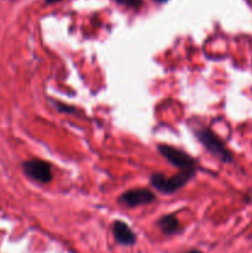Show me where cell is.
<instances>
[{
  "instance_id": "obj_1",
  "label": "cell",
  "mask_w": 252,
  "mask_h": 253,
  "mask_svg": "<svg viewBox=\"0 0 252 253\" xmlns=\"http://www.w3.org/2000/svg\"><path fill=\"white\" fill-rule=\"evenodd\" d=\"M194 135L197 140L199 141L200 145L210 153L217 158L219 161L224 163H230L234 161L232 153L230 152L229 148L226 147L224 142L220 140L219 136L216 133L212 132L210 128L208 127H199L194 131Z\"/></svg>"
},
{
  "instance_id": "obj_2",
  "label": "cell",
  "mask_w": 252,
  "mask_h": 253,
  "mask_svg": "<svg viewBox=\"0 0 252 253\" xmlns=\"http://www.w3.org/2000/svg\"><path fill=\"white\" fill-rule=\"evenodd\" d=\"M197 172H188V170H180L178 174L172 177H165L163 174H152L150 183L156 190L163 193V194H173L177 190L182 189L183 187L189 183Z\"/></svg>"
},
{
  "instance_id": "obj_3",
  "label": "cell",
  "mask_w": 252,
  "mask_h": 253,
  "mask_svg": "<svg viewBox=\"0 0 252 253\" xmlns=\"http://www.w3.org/2000/svg\"><path fill=\"white\" fill-rule=\"evenodd\" d=\"M157 150L166 161H168L174 167L179 168L180 170L197 172V167H195L197 161L192 156L188 155L185 151L169 145H158Z\"/></svg>"
},
{
  "instance_id": "obj_4",
  "label": "cell",
  "mask_w": 252,
  "mask_h": 253,
  "mask_svg": "<svg viewBox=\"0 0 252 253\" xmlns=\"http://www.w3.org/2000/svg\"><path fill=\"white\" fill-rule=\"evenodd\" d=\"M22 169L30 179L42 183V184H47L53 178L51 163L43 160H39V158L25 161L22 163Z\"/></svg>"
},
{
  "instance_id": "obj_5",
  "label": "cell",
  "mask_w": 252,
  "mask_h": 253,
  "mask_svg": "<svg viewBox=\"0 0 252 253\" xmlns=\"http://www.w3.org/2000/svg\"><path fill=\"white\" fill-rule=\"evenodd\" d=\"M156 200V195L146 188H137V189H131L123 193L119 197V204L127 208L140 207V205L151 204Z\"/></svg>"
},
{
  "instance_id": "obj_6",
  "label": "cell",
  "mask_w": 252,
  "mask_h": 253,
  "mask_svg": "<svg viewBox=\"0 0 252 253\" xmlns=\"http://www.w3.org/2000/svg\"><path fill=\"white\" fill-rule=\"evenodd\" d=\"M113 234L119 245H123V246H132V245H135L136 235L126 222L116 220L113 224Z\"/></svg>"
},
{
  "instance_id": "obj_7",
  "label": "cell",
  "mask_w": 252,
  "mask_h": 253,
  "mask_svg": "<svg viewBox=\"0 0 252 253\" xmlns=\"http://www.w3.org/2000/svg\"><path fill=\"white\" fill-rule=\"evenodd\" d=\"M157 226L165 235H174L179 231V221L173 214L163 215L161 219H158Z\"/></svg>"
},
{
  "instance_id": "obj_8",
  "label": "cell",
  "mask_w": 252,
  "mask_h": 253,
  "mask_svg": "<svg viewBox=\"0 0 252 253\" xmlns=\"http://www.w3.org/2000/svg\"><path fill=\"white\" fill-rule=\"evenodd\" d=\"M118 4L125 5V6L132 7V9H138L142 6V0H114Z\"/></svg>"
},
{
  "instance_id": "obj_9",
  "label": "cell",
  "mask_w": 252,
  "mask_h": 253,
  "mask_svg": "<svg viewBox=\"0 0 252 253\" xmlns=\"http://www.w3.org/2000/svg\"><path fill=\"white\" fill-rule=\"evenodd\" d=\"M56 106L59 111H63V113H68V114L76 113V109H74L73 106L64 105V104H61V103H56Z\"/></svg>"
},
{
  "instance_id": "obj_10",
  "label": "cell",
  "mask_w": 252,
  "mask_h": 253,
  "mask_svg": "<svg viewBox=\"0 0 252 253\" xmlns=\"http://www.w3.org/2000/svg\"><path fill=\"white\" fill-rule=\"evenodd\" d=\"M44 1H46L47 4H54V2H58L61 1V0H44Z\"/></svg>"
},
{
  "instance_id": "obj_11",
  "label": "cell",
  "mask_w": 252,
  "mask_h": 253,
  "mask_svg": "<svg viewBox=\"0 0 252 253\" xmlns=\"http://www.w3.org/2000/svg\"><path fill=\"white\" fill-rule=\"evenodd\" d=\"M185 253H203V252L198 251V250H192V251H189V252H185Z\"/></svg>"
},
{
  "instance_id": "obj_12",
  "label": "cell",
  "mask_w": 252,
  "mask_h": 253,
  "mask_svg": "<svg viewBox=\"0 0 252 253\" xmlns=\"http://www.w3.org/2000/svg\"><path fill=\"white\" fill-rule=\"evenodd\" d=\"M155 1H157V2H166V1H168V0H155Z\"/></svg>"
}]
</instances>
